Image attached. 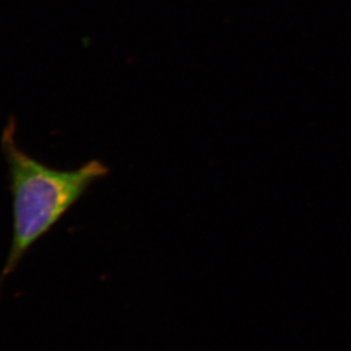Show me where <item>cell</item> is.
Masks as SVG:
<instances>
[{
    "instance_id": "6da1fadb",
    "label": "cell",
    "mask_w": 351,
    "mask_h": 351,
    "mask_svg": "<svg viewBox=\"0 0 351 351\" xmlns=\"http://www.w3.org/2000/svg\"><path fill=\"white\" fill-rule=\"evenodd\" d=\"M16 121L10 118L1 135V149L8 166L13 237L0 273V291L20 266L27 251L54 228L95 182L108 175L99 160H90L73 170L55 169L20 149Z\"/></svg>"
}]
</instances>
